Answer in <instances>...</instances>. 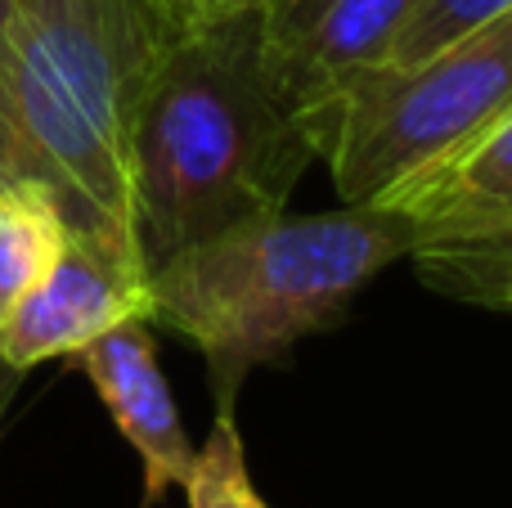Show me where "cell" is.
Wrapping results in <instances>:
<instances>
[{
  "label": "cell",
  "mask_w": 512,
  "mask_h": 508,
  "mask_svg": "<svg viewBox=\"0 0 512 508\" xmlns=\"http://www.w3.org/2000/svg\"><path fill=\"white\" fill-rule=\"evenodd\" d=\"M315 162L261 54L256 0L176 18L131 122V225L144 275L252 216L283 212Z\"/></svg>",
  "instance_id": "1"
},
{
  "label": "cell",
  "mask_w": 512,
  "mask_h": 508,
  "mask_svg": "<svg viewBox=\"0 0 512 508\" xmlns=\"http://www.w3.org/2000/svg\"><path fill=\"white\" fill-rule=\"evenodd\" d=\"M171 27L167 0H14L0 41V189H36L140 275L126 153Z\"/></svg>",
  "instance_id": "2"
},
{
  "label": "cell",
  "mask_w": 512,
  "mask_h": 508,
  "mask_svg": "<svg viewBox=\"0 0 512 508\" xmlns=\"http://www.w3.org/2000/svg\"><path fill=\"white\" fill-rule=\"evenodd\" d=\"M441 252V234L382 203L315 216H252L149 275V324L203 356L216 410H234L256 365L328 329L373 275Z\"/></svg>",
  "instance_id": "3"
},
{
  "label": "cell",
  "mask_w": 512,
  "mask_h": 508,
  "mask_svg": "<svg viewBox=\"0 0 512 508\" xmlns=\"http://www.w3.org/2000/svg\"><path fill=\"white\" fill-rule=\"evenodd\" d=\"M512 108V9L414 63H373L301 108L342 203H382Z\"/></svg>",
  "instance_id": "4"
},
{
  "label": "cell",
  "mask_w": 512,
  "mask_h": 508,
  "mask_svg": "<svg viewBox=\"0 0 512 508\" xmlns=\"http://www.w3.org/2000/svg\"><path fill=\"white\" fill-rule=\"evenodd\" d=\"M126 320H149V279L131 261L68 234L0 324V360L27 374L45 360L77 356Z\"/></svg>",
  "instance_id": "5"
},
{
  "label": "cell",
  "mask_w": 512,
  "mask_h": 508,
  "mask_svg": "<svg viewBox=\"0 0 512 508\" xmlns=\"http://www.w3.org/2000/svg\"><path fill=\"white\" fill-rule=\"evenodd\" d=\"M261 54L279 95L310 108L351 72L387 59L418 0H256Z\"/></svg>",
  "instance_id": "6"
},
{
  "label": "cell",
  "mask_w": 512,
  "mask_h": 508,
  "mask_svg": "<svg viewBox=\"0 0 512 508\" xmlns=\"http://www.w3.org/2000/svg\"><path fill=\"white\" fill-rule=\"evenodd\" d=\"M77 369L90 378L99 392L104 410L113 414L117 432L131 441V450L144 464V508H153L167 491H176L189 477L194 464V446L180 423L176 396H171L167 378L158 365V347H153V324L149 320H126L81 347Z\"/></svg>",
  "instance_id": "7"
},
{
  "label": "cell",
  "mask_w": 512,
  "mask_h": 508,
  "mask_svg": "<svg viewBox=\"0 0 512 508\" xmlns=\"http://www.w3.org/2000/svg\"><path fill=\"white\" fill-rule=\"evenodd\" d=\"M382 207L432 225L441 252L512 243V108L477 140L391 189Z\"/></svg>",
  "instance_id": "8"
},
{
  "label": "cell",
  "mask_w": 512,
  "mask_h": 508,
  "mask_svg": "<svg viewBox=\"0 0 512 508\" xmlns=\"http://www.w3.org/2000/svg\"><path fill=\"white\" fill-rule=\"evenodd\" d=\"M59 212L36 189H0V324L63 248Z\"/></svg>",
  "instance_id": "9"
},
{
  "label": "cell",
  "mask_w": 512,
  "mask_h": 508,
  "mask_svg": "<svg viewBox=\"0 0 512 508\" xmlns=\"http://www.w3.org/2000/svg\"><path fill=\"white\" fill-rule=\"evenodd\" d=\"M180 491H185L189 508H270L248 477V455H243L234 410H216L212 432H207L203 450H194V464H189Z\"/></svg>",
  "instance_id": "10"
},
{
  "label": "cell",
  "mask_w": 512,
  "mask_h": 508,
  "mask_svg": "<svg viewBox=\"0 0 512 508\" xmlns=\"http://www.w3.org/2000/svg\"><path fill=\"white\" fill-rule=\"evenodd\" d=\"M504 9H512V0H418L414 14L405 18V27L396 32V41H391V50L382 63L427 59L432 50L450 45L454 36L472 32L477 23L504 14Z\"/></svg>",
  "instance_id": "11"
},
{
  "label": "cell",
  "mask_w": 512,
  "mask_h": 508,
  "mask_svg": "<svg viewBox=\"0 0 512 508\" xmlns=\"http://www.w3.org/2000/svg\"><path fill=\"white\" fill-rule=\"evenodd\" d=\"M427 266L432 284H445L454 297H477L490 306L512 311V243H490V248H450L418 257Z\"/></svg>",
  "instance_id": "12"
},
{
  "label": "cell",
  "mask_w": 512,
  "mask_h": 508,
  "mask_svg": "<svg viewBox=\"0 0 512 508\" xmlns=\"http://www.w3.org/2000/svg\"><path fill=\"white\" fill-rule=\"evenodd\" d=\"M18 383H23V369H14V365L0 360V428H5V414H9V405H14V396H18Z\"/></svg>",
  "instance_id": "13"
},
{
  "label": "cell",
  "mask_w": 512,
  "mask_h": 508,
  "mask_svg": "<svg viewBox=\"0 0 512 508\" xmlns=\"http://www.w3.org/2000/svg\"><path fill=\"white\" fill-rule=\"evenodd\" d=\"M9 14H14V0H0V41H5V27H9Z\"/></svg>",
  "instance_id": "14"
}]
</instances>
